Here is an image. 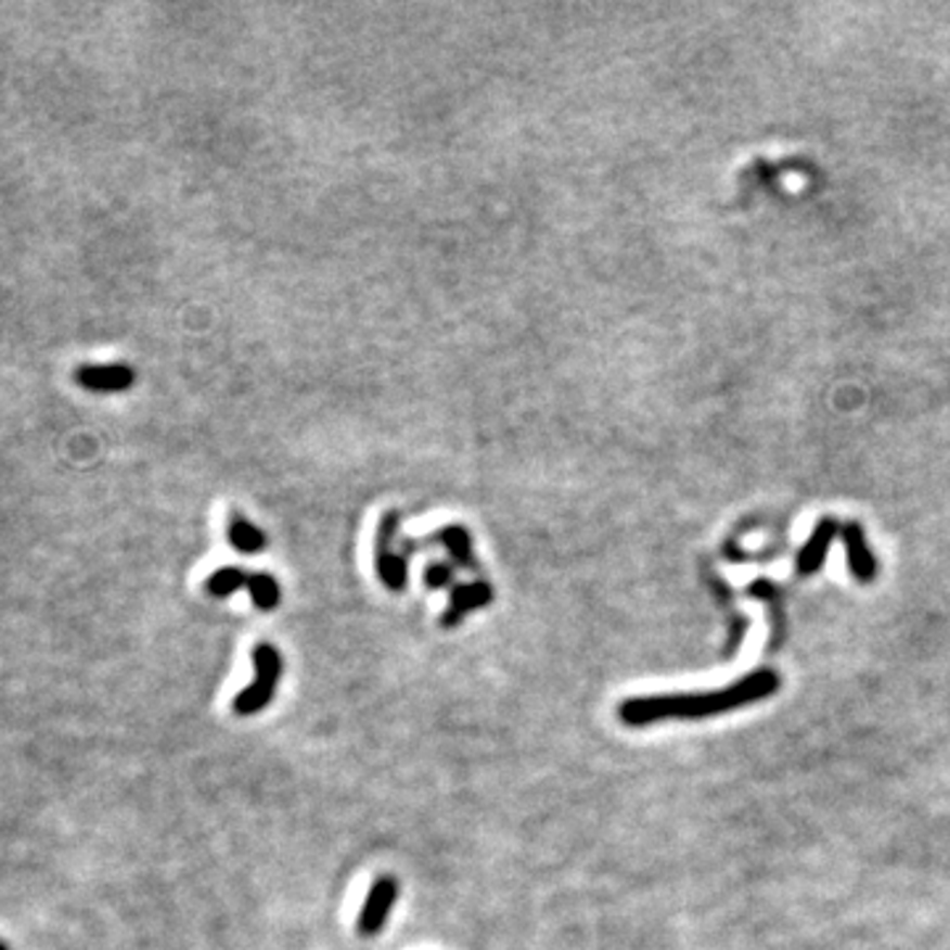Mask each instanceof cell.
I'll list each match as a JSON object with an SVG mask.
<instances>
[{"mask_svg":"<svg viewBox=\"0 0 950 950\" xmlns=\"http://www.w3.org/2000/svg\"><path fill=\"white\" fill-rule=\"evenodd\" d=\"M779 673L771 668L747 673L745 679L718 692L697 694H647V697H629L618 705L620 723L633 729L653 727L660 721H694V718H710L718 712H729L745 705L760 703L779 690Z\"/></svg>","mask_w":950,"mask_h":950,"instance_id":"1","label":"cell"},{"mask_svg":"<svg viewBox=\"0 0 950 950\" xmlns=\"http://www.w3.org/2000/svg\"><path fill=\"white\" fill-rule=\"evenodd\" d=\"M254 660V681L235 694L233 712L235 716H257L275 699L280 686V676H283V657L275 644L261 642L252 650Z\"/></svg>","mask_w":950,"mask_h":950,"instance_id":"2","label":"cell"},{"mask_svg":"<svg viewBox=\"0 0 950 950\" xmlns=\"http://www.w3.org/2000/svg\"><path fill=\"white\" fill-rule=\"evenodd\" d=\"M401 526V513L399 510H388L386 515L377 521V534H375V574L383 581V587L391 589V592H405L407 583H410V557L399 550V534Z\"/></svg>","mask_w":950,"mask_h":950,"instance_id":"3","label":"cell"},{"mask_svg":"<svg viewBox=\"0 0 950 950\" xmlns=\"http://www.w3.org/2000/svg\"><path fill=\"white\" fill-rule=\"evenodd\" d=\"M425 547H441V550H447L449 557H452V565H457V568H465V570H471V574H480V565H478V560H475V552H473V536L465 526H460V523H449V526H441L431 536H423V539H401L399 541V550L405 552L407 557L420 552V550H425Z\"/></svg>","mask_w":950,"mask_h":950,"instance_id":"4","label":"cell"},{"mask_svg":"<svg viewBox=\"0 0 950 950\" xmlns=\"http://www.w3.org/2000/svg\"><path fill=\"white\" fill-rule=\"evenodd\" d=\"M399 898V882L394 876H377L370 887L368 898H364L362 911L357 919V935L359 937H375L386 927L391 909Z\"/></svg>","mask_w":950,"mask_h":950,"instance_id":"5","label":"cell"},{"mask_svg":"<svg viewBox=\"0 0 950 950\" xmlns=\"http://www.w3.org/2000/svg\"><path fill=\"white\" fill-rule=\"evenodd\" d=\"M491 602H495V587L489 581H484V578L457 583L452 592H449V605L441 613V618H438V626L441 629H457L473 611L491 605Z\"/></svg>","mask_w":950,"mask_h":950,"instance_id":"6","label":"cell"},{"mask_svg":"<svg viewBox=\"0 0 950 950\" xmlns=\"http://www.w3.org/2000/svg\"><path fill=\"white\" fill-rule=\"evenodd\" d=\"M138 373L130 364H82L75 370V383L85 391L93 394H119L136 386Z\"/></svg>","mask_w":950,"mask_h":950,"instance_id":"7","label":"cell"},{"mask_svg":"<svg viewBox=\"0 0 950 950\" xmlns=\"http://www.w3.org/2000/svg\"><path fill=\"white\" fill-rule=\"evenodd\" d=\"M224 539H228V544L233 547L235 552L248 554V557H254V554H261L267 550V536L261 531L259 526H254L248 517H243L238 510L228 515V526H224Z\"/></svg>","mask_w":950,"mask_h":950,"instance_id":"8","label":"cell"},{"mask_svg":"<svg viewBox=\"0 0 950 950\" xmlns=\"http://www.w3.org/2000/svg\"><path fill=\"white\" fill-rule=\"evenodd\" d=\"M843 539H845V550H848V563H850L852 576H856L861 583L874 581L876 560L869 550V541H866V536H863L861 526H856V523L845 526Z\"/></svg>","mask_w":950,"mask_h":950,"instance_id":"9","label":"cell"},{"mask_svg":"<svg viewBox=\"0 0 950 950\" xmlns=\"http://www.w3.org/2000/svg\"><path fill=\"white\" fill-rule=\"evenodd\" d=\"M834 536H837V523L834 521L819 523V528H816L811 539L806 541V547L800 550V557H797V574L811 576L821 568L824 557L830 554Z\"/></svg>","mask_w":950,"mask_h":950,"instance_id":"10","label":"cell"},{"mask_svg":"<svg viewBox=\"0 0 950 950\" xmlns=\"http://www.w3.org/2000/svg\"><path fill=\"white\" fill-rule=\"evenodd\" d=\"M246 581H248L246 570L238 568V565H222V568L206 578L204 589L206 594L215 596V600H228V596H233L238 589L246 587Z\"/></svg>","mask_w":950,"mask_h":950,"instance_id":"11","label":"cell"},{"mask_svg":"<svg viewBox=\"0 0 950 950\" xmlns=\"http://www.w3.org/2000/svg\"><path fill=\"white\" fill-rule=\"evenodd\" d=\"M246 589H248V596H252V602L259 607V611H275V607L280 605V600H283V592H280V581L272 574H265V570L248 576Z\"/></svg>","mask_w":950,"mask_h":950,"instance_id":"12","label":"cell"},{"mask_svg":"<svg viewBox=\"0 0 950 950\" xmlns=\"http://www.w3.org/2000/svg\"><path fill=\"white\" fill-rule=\"evenodd\" d=\"M423 581L428 589H447L454 583V565L452 563H431L425 568Z\"/></svg>","mask_w":950,"mask_h":950,"instance_id":"13","label":"cell"},{"mask_svg":"<svg viewBox=\"0 0 950 950\" xmlns=\"http://www.w3.org/2000/svg\"><path fill=\"white\" fill-rule=\"evenodd\" d=\"M0 950H11V948H9V942H3V940H0Z\"/></svg>","mask_w":950,"mask_h":950,"instance_id":"14","label":"cell"}]
</instances>
